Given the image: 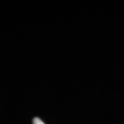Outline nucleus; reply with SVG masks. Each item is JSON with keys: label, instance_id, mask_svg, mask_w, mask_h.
I'll use <instances>...</instances> for the list:
<instances>
[{"label": "nucleus", "instance_id": "f257e3e1", "mask_svg": "<svg viewBox=\"0 0 124 124\" xmlns=\"http://www.w3.org/2000/svg\"><path fill=\"white\" fill-rule=\"evenodd\" d=\"M33 124H45L39 118H35L33 121Z\"/></svg>", "mask_w": 124, "mask_h": 124}]
</instances>
